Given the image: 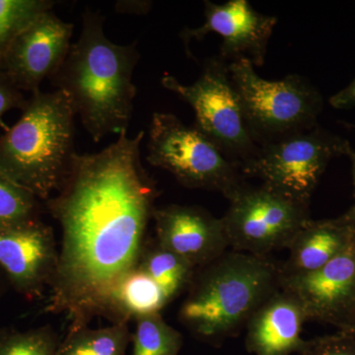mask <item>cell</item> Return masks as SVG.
Wrapping results in <instances>:
<instances>
[{"instance_id": "6", "label": "cell", "mask_w": 355, "mask_h": 355, "mask_svg": "<svg viewBox=\"0 0 355 355\" xmlns=\"http://www.w3.org/2000/svg\"><path fill=\"white\" fill-rule=\"evenodd\" d=\"M146 160L186 188L217 191L228 200L247 184L239 166L214 141L170 113L153 114Z\"/></svg>"}, {"instance_id": "28", "label": "cell", "mask_w": 355, "mask_h": 355, "mask_svg": "<svg viewBox=\"0 0 355 355\" xmlns=\"http://www.w3.org/2000/svg\"><path fill=\"white\" fill-rule=\"evenodd\" d=\"M342 331H345V333L349 334V335L354 336L355 338V314L354 318H352V321L349 322V324H347V328Z\"/></svg>"}, {"instance_id": "11", "label": "cell", "mask_w": 355, "mask_h": 355, "mask_svg": "<svg viewBox=\"0 0 355 355\" xmlns=\"http://www.w3.org/2000/svg\"><path fill=\"white\" fill-rule=\"evenodd\" d=\"M73 28L51 10L42 14L11 44L0 71L21 92H38L44 79L55 76L64 62Z\"/></svg>"}, {"instance_id": "18", "label": "cell", "mask_w": 355, "mask_h": 355, "mask_svg": "<svg viewBox=\"0 0 355 355\" xmlns=\"http://www.w3.org/2000/svg\"><path fill=\"white\" fill-rule=\"evenodd\" d=\"M137 268L158 284L169 302L189 288L196 272L195 266L157 241L146 244Z\"/></svg>"}, {"instance_id": "30", "label": "cell", "mask_w": 355, "mask_h": 355, "mask_svg": "<svg viewBox=\"0 0 355 355\" xmlns=\"http://www.w3.org/2000/svg\"><path fill=\"white\" fill-rule=\"evenodd\" d=\"M4 333L3 331H0V340H1L2 336H3Z\"/></svg>"}, {"instance_id": "5", "label": "cell", "mask_w": 355, "mask_h": 355, "mask_svg": "<svg viewBox=\"0 0 355 355\" xmlns=\"http://www.w3.org/2000/svg\"><path fill=\"white\" fill-rule=\"evenodd\" d=\"M228 69L248 128L259 146L318 125L323 99L304 77L289 74L266 80L245 58L229 62Z\"/></svg>"}, {"instance_id": "29", "label": "cell", "mask_w": 355, "mask_h": 355, "mask_svg": "<svg viewBox=\"0 0 355 355\" xmlns=\"http://www.w3.org/2000/svg\"><path fill=\"white\" fill-rule=\"evenodd\" d=\"M0 272H2L1 270H0ZM1 286H2L1 275H0V292H1Z\"/></svg>"}, {"instance_id": "25", "label": "cell", "mask_w": 355, "mask_h": 355, "mask_svg": "<svg viewBox=\"0 0 355 355\" xmlns=\"http://www.w3.org/2000/svg\"><path fill=\"white\" fill-rule=\"evenodd\" d=\"M28 100L19 89L15 87L9 80L8 77L0 71V125H2V118L7 112L14 109L25 108Z\"/></svg>"}, {"instance_id": "3", "label": "cell", "mask_w": 355, "mask_h": 355, "mask_svg": "<svg viewBox=\"0 0 355 355\" xmlns=\"http://www.w3.org/2000/svg\"><path fill=\"white\" fill-rule=\"evenodd\" d=\"M280 288V265L268 257L225 252L195 272L180 321L203 342L220 345Z\"/></svg>"}, {"instance_id": "7", "label": "cell", "mask_w": 355, "mask_h": 355, "mask_svg": "<svg viewBox=\"0 0 355 355\" xmlns=\"http://www.w3.org/2000/svg\"><path fill=\"white\" fill-rule=\"evenodd\" d=\"M161 84L190 105L195 112L193 125L240 169L258 153L260 146L248 128L225 60L218 55L205 60L200 78L191 85L170 74L162 77Z\"/></svg>"}, {"instance_id": "1", "label": "cell", "mask_w": 355, "mask_h": 355, "mask_svg": "<svg viewBox=\"0 0 355 355\" xmlns=\"http://www.w3.org/2000/svg\"><path fill=\"white\" fill-rule=\"evenodd\" d=\"M144 132L97 153L76 154L55 197L46 200L62 229L46 311L70 329L106 315L110 296L139 266L158 191L140 159Z\"/></svg>"}, {"instance_id": "16", "label": "cell", "mask_w": 355, "mask_h": 355, "mask_svg": "<svg viewBox=\"0 0 355 355\" xmlns=\"http://www.w3.org/2000/svg\"><path fill=\"white\" fill-rule=\"evenodd\" d=\"M355 238V227L345 216L306 222L291 245L288 259L280 265L282 279L319 270L342 253Z\"/></svg>"}, {"instance_id": "12", "label": "cell", "mask_w": 355, "mask_h": 355, "mask_svg": "<svg viewBox=\"0 0 355 355\" xmlns=\"http://www.w3.org/2000/svg\"><path fill=\"white\" fill-rule=\"evenodd\" d=\"M282 288L302 303L309 321L345 330L355 314V238L349 246L315 272L282 279Z\"/></svg>"}, {"instance_id": "26", "label": "cell", "mask_w": 355, "mask_h": 355, "mask_svg": "<svg viewBox=\"0 0 355 355\" xmlns=\"http://www.w3.org/2000/svg\"><path fill=\"white\" fill-rule=\"evenodd\" d=\"M329 102H330L331 106L335 109L355 108V77L347 87L331 96Z\"/></svg>"}, {"instance_id": "2", "label": "cell", "mask_w": 355, "mask_h": 355, "mask_svg": "<svg viewBox=\"0 0 355 355\" xmlns=\"http://www.w3.org/2000/svg\"><path fill=\"white\" fill-rule=\"evenodd\" d=\"M104 19L100 13L84 11L80 37L50 78L57 90L69 97L74 113L95 142L128 132L137 92L132 83L139 60L137 44L110 41Z\"/></svg>"}, {"instance_id": "17", "label": "cell", "mask_w": 355, "mask_h": 355, "mask_svg": "<svg viewBox=\"0 0 355 355\" xmlns=\"http://www.w3.org/2000/svg\"><path fill=\"white\" fill-rule=\"evenodd\" d=\"M169 303L162 289L147 273L135 268L121 279L110 296L106 315L114 323L156 314Z\"/></svg>"}, {"instance_id": "8", "label": "cell", "mask_w": 355, "mask_h": 355, "mask_svg": "<svg viewBox=\"0 0 355 355\" xmlns=\"http://www.w3.org/2000/svg\"><path fill=\"white\" fill-rule=\"evenodd\" d=\"M350 147L347 140L318 125L259 147L241 171L244 176L258 178L284 197L309 207L329 163L347 155Z\"/></svg>"}, {"instance_id": "9", "label": "cell", "mask_w": 355, "mask_h": 355, "mask_svg": "<svg viewBox=\"0 0 355 355\" xmlns=\"http://www.w3.org/2000/svg\"><path fill=\"white\" fill-rule=\"evenodd\" d=\"M229 247L237 252L268 257L287 249L310 220L309 207L289 200L265 184H247L229 200L221 217Z\"/></svg>"}, {"instance_id": "22", "label": "cell", "mask_w": 355, "mask_h": 355, "mask_svg": "<svg viewBox=\"0 0 355 355\" xmlns=\"http://www.w3.org/2000/svg\"><path fill=\"white\" fill-rule=\"evenodd\" d=\"M39 198L0 170V231L39 219Z\"/></svg>"}, {"instance_id": "31", "label": "cell", "mask_w": 355, "mask_h": 355, "mask_svg": "<svg viewBox=\"0 0 355 355\" xmlns=\"http://www.w3.org/2000/svg\"><path fill=\"white\" fill-rule=\"evenodd\" d=\"M355 128V127H354Z\"/></svg>"}, {"instance_id": "19", "label": "cell", "mask_w": 355, "mask_h": 355, "mask_svg": "<svg viewBox=\"0 0 355 355\" xmlns=\"http://www.w3.org/2000/svg\"><path fill=\"white\" fill-rule=\"evenodd\" d=\"M130 340L128 322L99 329H70L55 355H125Z\"/></svg>"}, {"instance_id": "14", "label": "cell", "mask_w": 355, "mask_h": 355, "mask_svg": "<svg viewBox=\"0 0 355 355\" xmlns=\"http://www.w3.org/2000/svg\"><path fill=\"white\" fill-rule=\"evenodd\" d=\"M156 241L196 268L211 263L229 248L222 218L202 207L169 205L154 209Z\"/></svg>"}, {"instance_id": "15", "label": "cell", "mask_w": 355, "mask_h": 355, "mask_svg": "<svg viewBox=\"0 0 355 355\" xmlns=\"http://www.w3.org/2000/svg\"><path fill=\"white\" fill-rule=\"evenodd\" d=\"M309 321L302 303L286 289L268 299L246 324L245 345L254 355L297 354L304 347L303 326Z\"/></svg>"}, {"instance_id": "27", "label": "cell", "mask_w": 355, "mask_h": 355, "mask_svg": "<svg viewBox=\"0 0 355 355\" xmlns=\"http://www.w3.org/2000/svg\"><path fill=\"white\" fill-rule=\"evenodd\" d=\"M347 156L350 159V162H352V179H354V203L343 216L355 227V151L352 149V147H350L349 151H347Z\"/></svg>"}, {"instance_id": "13", "label": "cell", "mask_w": 355, "mask_h": 355, "mask_svg": "<svg viewBox=\"0 0 355 355\" xmlns=\"http://www.w3.org/2000/svg\"><path fill=\"white\" fill-rule=\"evenodd\" d=\"M58 250L53 231L38 219L0 231V270L25 297H39L57 270Z\"/></svg>"}, {"instance_id": "4", "label": "cell", "mask_w": 355, "mask_h": 355, "mask_svg": "<svg viewBox=\"0 0 355 355\" xmlns=\"http://www.w3.org/2000/svg\"><path fill=\"white\" fill-rule=\"evenodd\" d=\"M74 116L62 91L32 94L17 123L0 137V170L48 200L64 184L76 154Z\"/></svg>"}, {"instance_id": "21", "label": "cell", "mask_w": 355, "mask_h": 355, "mask_svg": "<svg viewBox=\"0 0 355 355\" xmlns=\"http://www.w3.org/2000/svg\"><path fill=\"white\" fill-rule=\"evenodd\" d=\"M55 4L51 0H0V67L16 38Z\"/></svg>"}, {"instance_id": "10", "label": "cell", "mask_w": 355, "mask_h": 355, "mask_svg": "<svg viewBox=\"0 0 355 355\" xmlns=\"http://www.w3.org/2000/svg\"><path fill=\"white\" fill-rule=\"evenodd\" d=\"M205 17L202 26L186 28L180 34L189 55L193 40L202 41L210 33H216L222 38L218 57L228 64L242 58L254 67L265 64L277 17L259 12L247 0H229L222 4L207 0Z\"/></svg>"}, {"instance_id": "23", "label": "cell", "mask_w": 355, "mask_h": 355, "mask_svg": "<svg viewBox=\"0 0 355 355\" xmlns=\"http://www.w3.org/2000/svg\"><path fill=\"white\" fill-rule=\"evenodd\" d=\"M60 343L51 327L4 333L0 340V355H55Z\"/></svg>"}, {"instance_id": "20", "label": "cell", "mask_w": 355, "mask_h": 355, "mask_svg": "<svg viewBox=\"0 0 355 355\" xmlns=\"http://www.w3.org/2000/svg\"><path fill=\"white\" fill-rule=\"evenodd\" d=\"M132 355H178L184 345L182 334L173 328L160 313L135 318Z\"/></svg>"}, {"instance_id": "24", "label": "cell", "mask_w": 355, "mask_h": 355, "mask_svg": "<svg viewBox=\"0 0 355 355\" xmlns=\"http://www.w3.org/2000/svg\"><path fill=\"white\" fill-rule=\"evenodd\" d=\"M297 355H355V338L340 331L306 340Z\"/></svg>"}]
</instances>
